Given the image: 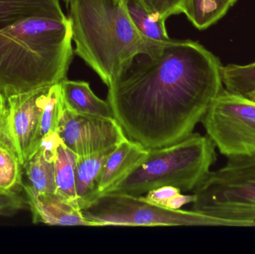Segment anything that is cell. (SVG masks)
I'll use <instances>...</instances> for the list:
<instances>
[{"label":"cell","instance_id":"obj_1","mask_svg":"<svg viewBox=\"0 0 255 254\" xmlns=\"http://www.w3.org/2000/svg\"><path fill=\"white\" fill-rule=\"evenodd\" d=\"M221 62L193 40L164 43L135 59L109 86L107 101L129 140L148 149L193 134L224 88Z\"/></svg>","mask_w":255,"mask_h":254},{"label":"cell","instance_id":"obj_2","mask_svg":"<svg viewBox=\"0 0 255 254\" xmlns=\"http://www.w3.org/2000/svg\"><path fill=\"white\" fill-rule=\"evenodd\" d=\"M72 40L67 17L30 16L0 28V94L24 93L67 79Z\"/></svg>","mask_w":255,"mask_h":254},{"label":"cell","instance_id":"obj_3","mask_svg":"<svg viewBox=\"0 0 255 254\" xmlns=\"http://www.w3.org/2000/svg\"><path fill=\"white\" fill-rule=\"evenodd\" d=\"M69 4L75 53L108 86L136 57L153 56L166 43L144 37L123 0H71Z\"/></svg>","mask_w":255,"mask_h":254},{"label":"cell","instance_id":"obj_4","mask_svg":"<svg viewBox=\"0 0 255 254\" xmlns=\"http://www.w3.org/2000/svg\"><path fill=\"white\" fill-rule=\"evenodd\" d=\"M216 149L208 135L193 133L173 144L149 149L145 161L106 193L139 196L163 186L194 191L217 161Z\"/></svg>","mask_w":255,"mask_h":254},{"label":"cell","instance_id":"obj_5","mask_svg":"<svg viewBox=\"0 0 255 254\" xmlns=\"http://www.w3.org/2000/svg\"><path fill=\"white\" fill-rule=\"evenodd\" d=\"M193 195V211L255 227V155L228 158Z\"/></svg>","mask_w":255,"mask_h":254},{"label":"cell","instance_id":"obj_6","mask_svg":"<svg viewBox=\"0 0 255 254\" xmlns=\"http://www.w3.org/2000/svg\"><path fill=\"white\" fill-rule=\"evenodd\" d=\"M93 227H246L241 222L225 220L193 210H170L148 203L143 197L104 193L82 210Z\"/></svg>","mask_w":255,"mask_h":254},{"label":"cell","instance_id":"obj_7","mask_svg":"<svg viewBox=\"0 0 255 254\" xmlns=\"http://www.w3.org/2000/svg\"><path fill=\"white\" fill-rule=\"evenodd\" d=\"M207 135L223 156L255 155V101L223 88L204 115Z\"/></svg>","mask_w":255,"mask_h":254},{"label":"cell","instance_id":"obj_8","mask_svg":"<svg viewBox=\"0 0 255 254\" xmlns=\"http://www.w3.org/2000/svg\"><path fill=\"white\" fill-rule=\"evenodd\" d=\"M57 132L66 147L79 157L115 147L127 137L115 118L79 114L65 107Z\"/></svg>","mask_w":255,"mask_h":254},{"label":"cell","instance_id":"obj_9","mask_svg":"<svg viewBox=\"0 0 255 254\" xmlns=\"http://www.w3.org/2000/svg\"><path fill=\"white\" fill-rule=\"evenodd\" d=\"M49 86L8 97L0 94L4 99L6 129L22 166L31 156Z\"/></svg>","mask_w":255,"mask_h":254},{"label":"cell","instance_id":"obj_10","mask_svg":"<svg viewBox=\"0 0 255 254\" xmlns=\"http://www.w3.org/2000/svg\"><path fill=\"white\" fill-rule=\"evenodd\" d=\"M25 201L29 207L34 224L57 226L93 227L82 214L78 204L70 202L58 193L37 194L26 184L22 185Z\"/></svg>","mask_w":255,"mask_h":254},{"label":"cell","instance_id":"obj_11","mask_svg":"<svg viewBox=\"0 0 255 254\" xmlns=\"http://www.w3.org/2000/svg\"><path fill=\"white\" fill-rule=\"evenodd\" d=\"M148 153L149 149L128 137L117 145L105 164L99 182V196L106 193L139 167Z\"/></svg>","mask_w":255,"mask_h":254},{"label":"cell","instance_id":"obj_12","mask_svg":"<svg viewBox=\"0 0 255 254\" xmlns=\"http://www.w3.org/2000/svg\"><path fill=\"white\" fill-rule=\"evenodd\" d=\"M116 146L78 158L76 167V192L82 210L91 205L98 198L99 182L105 164Z\"/></svg>","mask_w":255,"mask_h":254},{"label":"cell","instance_id":"obj_13","mask_svg":"<svg viewBox=\"0 0 255 254\" xmlns=\"http://www.w3.org/2000/svg\"><path fill=\"white\" fill-rule=\"evenodd\" d=\"M60 84L64 107L67 110L79 114L115 118L109 103L97 96L88 82L65 79Z\"/></svg>","mask_w":255,"mask_h":254},{"label":"cell","instance_id":"obj_14","mask_svg":"<svg viewBox=\"0 0 255 254\" xmlns=\"http://www.w3.org/2000/svg\"><path fill=\"white\" fill-rule=\"evenodd\" d=\"M30 16L67 18L59 0H0V28Z\"/></svg>","mask_w":255,"mask_h":254},{"label":"cell","instance_id":"obj_15","mask_svg":"<svg viewBox=\"0 0 255 254\" xmlns=\"http://www.w3.org/2000/svg\"><path fill=\"white\" fill-rule=\"evenodd\" d=\"M22 169L20 160L6 129L4 104L0 125V189L6 192L22 191Z\"/></svg>","mask_w":255,"mask_h":254},{"label":"cell","instance_id":"obj_16","mask_svg":"<svg viewBox=\"0 0 255 254\" xmlns=\"http://www.w3.org/2000/svg\"><path fill=\"white\" fill-rule=\"evenodd\" d=\"M123 1L132 23L144 37L158 43L171 40L165 25L166 19L148 10L141 0Z\"/></svg>","mask_w":255,"mask_h":254},{"label":"cell","instance_id":"obj_17","mask_svg":"<svg viewBox=\"0 0 255 254\" xmlns=\"http://www.w3.org/2000/svg\"><path fill=\"white\" fill-rule=\"evenodd\" d=\"M28 179L26 183L37 194L55 193V162L47 158L41 148L22 166Z\"/></svg>","mask_w":255,"mask_h":254},{"label":"cell","instance_id":"obj_18","mask_svg":"<svg viewBox=\"0 0 255 254\" xmlns=\"http://www.w3.org/2000/svg\"><path fill=\"white\" fill-rule=\"evenodd\" d=\"M238 0H184L181 13L196 28L205 30L220 20Z\"/></svg>","mask_w":255,"mask_h":254},{"label":"cell","instance_id":"obj_19","mask_svg":"<svg viewBox=\"0 0 255 254\" xmlns=\"http://www.w3.org/2000/svg\"><path fill=\"white\" fill-rule=\"evenodd\" d=\"M60 83L51 85L48 89L39 121L38 128L33 143L31 156L38 149L43 137L58 131V125L64 110Z\"/></svg>","mask_w":255,"mask_h":254},{"label":"cell","instance_id":"obj_20","mask_svg":"<svg viewBox=\"0 0 255 254\" xmlns=\"http://www.w3.org/2000/svg\"><path fill=\"white\" fill-rule=\"evenodd\" d=\"M79 156L61 144L55 159L56 193L70 202L78 204L76 192V167Z\"/></svg>","mask_w":255,"mask_h":254},{"label":"cell","instance_id":"obj_21","mask_svg":"<svg viewBox=\"0 0 255 254\" xmlns=\"http://www.w3.org/2000/svg\"><path fill=\"white\" fill-rule=\"evenodd\" d=\"M221 74L223 85L230 92L245 95L255 89V62L247 65L223 66Z\"/></svg>","mask_w":255,"mask_h":254},{"label":"cell","instance_id":"obj_22","mask_svg":"<svg viewBox=\"0 0 255 254\" xmlns=\"http://www.w3.org/2000/svg\"><path fill=\"white\" fill-rule=\"evenodd\" d=\"M142 4L150 11L163 19L181 13L184 0H141Z\"/></svg>","mask_w":255,"mask_h":254},{"label":"cell","instance_id":"obj_23","mask_svg":"<svg viewBox=\"0 0 255 254\" xmlns=\"http://www.w3.org/2000/svg\"><path fill=\"white\" fill-rule=\"evenodd\" d=\"M27 205L25 198L17 192H6L0 189V215L10 214L22 210Z\"/></svg>","mask_w":255,"mask_h":254},{"label":"cell","instance_id":"obj_24","mask_svg":"<svg viewBox=\"0 0 255 254\" xmlns=\"http://www.w3.org/2000/svg\"><path fill=\"white\" fill-rule=\"evenodd\" d=\"M179 193L181 191L175 186H163L148 191L145 193L146 195L142 197L148 203L165 208L166 203Z\"/></svg>","mask_w":255,"mask_h":254},{"label":"cell","instance_id":"obj_25","mask_svg":"<svg viewBox=\"0 0 255 254\" xmlns=\"http://www.w3.org/2000/svg\"><path fill=\"white\" fill-rule=\"evenodd\" d=\"M61 144H64V143H63L58 133L55 131V132L51 133L43 137L40 142L39 147L43 149L45 155L47 156L48 158L55 162L58 147Z\"/></svg>","mask_w":255,"mask_h":254},{"label":"cell","instance_id":"obj_26","mask_svg":"<svg viewBox=\"0 0 255 254\" xmlns=\"http://www.w3.org/2000/svg\"><path fill=\"white\" fill-rule=\"evenodd\" d=\"M195 201L194 195H181V193L174 196L171 198L166 205L165 208L170 209V210H180L181 207L187 204L193 203Z\"/></svg>","mask_w":255,"mask_h":254},{"label":"cell","instance_id":"obj_27","mask_svg":"<svg viewBox=\"0 0 255 254\" xmlns=\"http://www.w3.org/2000/svg\"><path fill=\"white\" fill-rule=\"evenodd\" d=\"M3 113H4V102L2 98L0 96V125L2 120Z\"/></svg>","mask_w":255,"mask_h":254},{"label":"cell","instance_id":"obj_28","mask_svg":"<svg viewBox=\"0 0 255 254\" xmlns=\"http://www.w3.org/2000/svg\"><path fill=\"white\" fill-rule=\"evenodd\" d=\"M244 96L247 97V98H250V99L253 100V101H255V89L246 94Z\"/></svg>","mask_w":255,"mask_h":254},{"label":"cell","instance_id":"obj_29","mask_svg":"<svg viewBox=\"0 0 255 254\" xmlns=\"http://www.w3.org/2000/svg\"><path fill=\"white\" fill-rule=\"evenodd\" d=\"M64 1H66V2L69 3L70 2L71 0H64Z\"/></svg>","mask_w":255,"mask_h":254}]
</instances>
